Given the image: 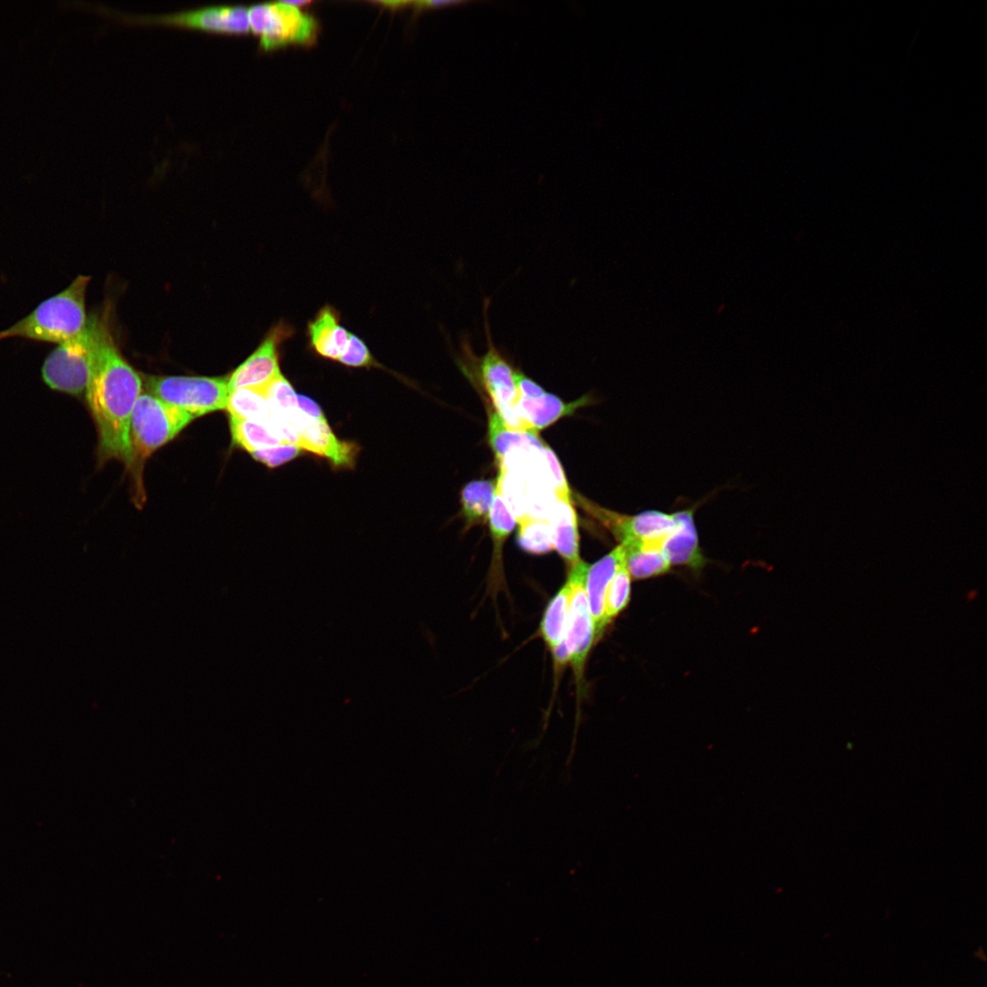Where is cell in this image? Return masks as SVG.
Here are the masks:
<instances>
[{"label":"cell","mask_w":987,"mask_h":987,"mask_svg":"<svg viewBox=\"0 0 987 987\" xmlns=\"http://www.w3.org/2000/svg\"><path fill=\"white\" fill-rule=\"evenodd\" d=\"M142 389L140 375L122 356L107 325L98 318L85 398L98 432L101 464L117 460L130 469V420Z\"/></svg>","instance_id":"obj_1"},{"label":"cell","mask_w":987,"mask_h":987,"mask_svg":"<svg viewBox=\"0 0 987 987\" xmlns=\"http://www.w3.org/2000/svg\"><path fill=\"white\" fill-rule=\"evenodd\" d=\"M90 277L79 275L65 290L43 301L28 315L0 331V341L21 337L61 344L87 326L85 297Z\"/></svg>","instance_id":"obj_2"},{"label":"cell","mask_w":987,"mask_h":987,"mask_svg":"<svg viewBox=\"0 0 987 987\" xmlns=\"http://www.w3.org/2000/svg\"><path fill=\"white\" fill-rule=\"evenodd\" d=\"M489 303L490 300L486 298L483 303L486 352L481 356L475 355L469 337L463 336L460 343L458 364L467 376H472L481 382L495 410L510 429L525 430L515 408L518 399L515 368L493 341L488 322Z\"/></svg>","instance_id":"obj_3"},{"label":"cell","mask_w":987,"mask_h":987,"mask_svg":"<svg viewBox=\"0 0 987 987\" xmlns=\"http://www.w3.org/2000/svg\"><path fill=\"white\" fill-rule=\"evenodd\" d=\"M194 418L150 393H142L134 405L129 428L131 472L140 492L145 461L157 449L172 440Z\"/></svg>","instance_id":"obj_4"},{"label":"cell","mask_w":987,"mask_h":987,"mask_svg":"<svg viewBox=\"0 0 987 987\" xmlns=\"http://www.w3.org/2000/svg\"><path fill=\"white\" fill-rule=\"evenodd\" d=\"M580 505L599 520L624 547L662 550L679 522L678 511L647 510L636 515L621 514L577 495Z\"/></svg>","instance_id":"obj_5"},{"label":"cell","mask_w":987,"mask_h":987,"mask_svg":"<svg viewBox=\"0 0 987 987\" xmlns=\"http://www.w3.org/2000/svg\"><path fill=\"white\" fill-rule=\"evenodd\" d=\"M97 316L88 319L78 335L59 344L46 358L42 377L52 389L75 397L85 396L92 366Z\"/></svg>","instance_id":"obj_6"},{"label":"cell","mask_w":987,"mask_h":987,"mask_svg":"<svg viewBox=\"0 0 987 987\" xmlns=\"http://www.w3.org/2000/svg\"><path fill=\"white\" fill-rule=\"evenodd\" d=\"M148 393L194 419L226 409L229 394L227 377L149 376Z\"/></svg>","instance_id":"obj_7"},{"label":"cell","mask_w":987,"mask_h":987,"mask_svg":"<svg viewBox=\"0 0 987 987\" xmlns=\"http://www.w3.org/2000/svg\"><path fill=\"white\" fill-rule=\"evenodd\" d=\"M249 20L250 31L260 37L265 51L290 44H311L317 33L315 20L286 1L249 7Z\"/></svg>","instance_id":"obj_8"},{"label":"cell","mask_w":987,"mask_h":987,"mask_svg":"<svg viewBox=\"0 0 987 987\" xmlns=\"http://www.w3.org/2000/svg\"><path fill=\"white\" fill-rule=\"evenodd\" d=\"M588 567L589 565L580 559L570 567L567 579L570 586V600L565 642L578 688L583 681L587 657L595 641L594 626L585 590Z\"/></svg>","instance_id":"obj_9"},{"label":"cell","mask_w":987,"mask_h":987,"mask_svg":"<svg viewBox=\"0 0 987 987\" xmlns=\"http://www.w3.org/2000/svg\"><path fill=\"white\" fill-rule=\"evenodd\" d=\"M124 18L137 23L173 25L225 34L250 31L249 8L241 5L206 6L170 15Z\"/></svg>","instance_id":"obj_10"},{"label":"cell","mask_w":987,"mask_h":987,"mask_svg":"<svg viewBox=\"0 0 987 987\" xmlns=\"http://www.w3.org/2000/svg\"><path fill=\"white\" fill-rule=\"evenodd\" d=\"M285 421L297 433L302 450L325 457L336 467L354 465L358 448L337 439L326 420L314 419L298 408Z\"/></svg>","instance_id":"obj_11"},{"label":"cell","mask_w":987,"mask_h":987,"mask_svg":"<svg viewBox=\"0 0 987 987\" xmlns=\"http://www.w3.org/2000/svg\"><path fill=\"white\" fill-rule=\"evenodd\" d=\"M293 334L285 323H279L260 345L228 377L229 392L242 387H265L281 373L278 347Z\"/></svg>","instance_id":"obj_12"},{"label":"cell","mask_w":987,"mask_h":987,"mask_svg":"<svg viewBox=\"0 0 987 987\" xmlns=\"http://www.w3.org/2000/svg\"><path fill=\"white\" fill-rule=\"evenodd\" d=\"M624 562L625 551L620 544L607 555L588 567L585 590L593 621L595 641H598L603 632L604 601L608 586Z\"/></svg>","instance_id":"obj_13"},{"label":"cell","mask_w":987,"mask_h":987,"mask_svg":"<svg viewBox=\"0 0 987 987\" xmlns=\"http://www.w3.org/2000/svg\"><path fill=\"white\" fill-rule=\"evenodd\" d=\"M589 395L565 402L557 396L545 392L536 398H519L516 401V412L525 430L539 432L559 419L573 414L578 409L590 404Z\"/></svg>","instance_id":"obj_14"},{"label":"cell","mask_w":987,"mask_h":987,"mask_svg":"<svg viewBox=\"0 0 987 987\" xmlns=\"http://www.w3.org/2000/svg\"><path fill=\"white\" fill-rule=\"evenodd\" d=\"M488 519L493 541V557L489 570L488 587L490 593L494 595L504 588L503 547L516 524V519L508 508L498 480Z\"/></svg>","instance_id":"obj_15"},{"label":"cell","mask_w":987,"mask_h":987,"mask_svg":"<svg viewBox=\"0 0 987 987\" xmlns=\"http://www.w3.org/2000/svg\"><path fill=\"white\" fill-rule=\"evenodd\" d=\"M350 334L340 324L338 312L330 305L320 309L307 325L310 345L327 359H339L347 347Z\"/></svg>","instance_id":"obj_16"},{"label":"cell","mask_w":987,"mask_h":987,"mask_svg":"<svg viewBox=\"0 0 987 987\" xmlns=\"http://www.w3.org/2000/svg\"><path fill=\"white\" fill-rule=\"evenodd\" d=\"M695 506L678 511V525L663 548L671 565L699 569L705 564L695 523Z\"/></svg>","instance_id":"obj_17"},{"label":"cell","mask_w":987,"mask_h":987,"mask_svg":"<svg viewBox=\"0 0 987 987\" xmlns=\"http://www.w3.org/2000/svg\"><path fill=\"white\" fill-rule=\"evenodd\" d=\"M547 520L552 529L554 549L569 567L573 566L580 557L578 517L572 500L556 498Z\"/></svg>","instance_id":"obj_18"},{"label":"cell","mask_w":987,"mask_h":987,"mask_svg":"<svg viewBox=\"0 0 987 987\" xmlns=\"http://www.w3.org/2000/svg\"><path fill=\"white\" fill-rule=\"evenodd\" d=\"M489 442L499 466L514 448L525 447L541 450L546 444L539 434L528 430L510 429L496 410L489 411Z\"/></svg>","instance_id":"obj_19"},{"label":"cell","mask_w":987,"mask_h":987,"mask_svg":"<svg viewBox=\"0 0 987 987\" xmlns=\"http://www.w3.org/2000/svg\"><path fill=\"white\" fill-rule=\"evenodd\" d=\"M496 485L497 480H477L463 487L461 494V514L465 530L486 522Z\"/></svg>","instance_id":"obj_20"},{"label":"cell","mask_w":987,"mask_h":987,"mask_svg":"<svg viewBox=\"0 0 987 987\" xmlns=\"http://www.w3.org/2000/svg\"><path fill=\"white\" fill-rule=\"evenodd\" d=\"M570 600L568 580L548 602L540 623L541 636L553 652L565 639Z\"/></svg>","instance_id":"obj_21"},{"label":"cell","mask_w":987,"mask_h":987,"mask_svg":"<svg viewBox=\"0 0 987 987\" xmlns=\"http://www.w3.org/2000/svg\"><path fill=\"white\" fill-rule=\"evenodd\" d=\"M232 442L249 452L286 442L270 424L229 418Z\"/></svg>","instance_id":"obj_22"},{"label":"cell","mask_w":987,"mask_h":987,"mask_svg":"<svg viewBox=\"0 0 987 987\" xmlns=\"http://www.w3.org/2000/svg\"><path fill=\"white\" fill-rule=\"evenodd\" d=\"M265 387H242L230 391L226 407L229 418L259 420L271 425Z\"/></svg>","instance_id":"obj_23"},{"label":"cell","mask_w":987,"mask_h":987,"mask_svg":"<svg viewBox=\"0 0 987 987\" xmlns=\"http://www.w3.org/2000/svg\"><path fill=\"white\" fill-rule=\"evenodd\" d=\"M516 540L525 552L540 556L554 549L551 526L547 519L524 515L516 519Z\"/></svg>","instance_id":"obj_24"},{"label":"cell","mask_w":987,"mask_h":987,"mask_svg":"<svg viewBox=\"0 0 987 987\" xmlns=\"http://www.w3.org/2000/svg\"><path fill=\"white\" fill-rule=\"evenodd\" d=\"M623 548L625 563L631 578L637 579L652 578L664 574L671 568L668 558L662 550L624 547Z\"/></svg>","instance_id":"obj_25"},{"label":"cell","mask_w":987,"mask_h":987,"mask_svg":"<svg viewBox=\"0 0 987 987\" xmlns=\"http://www.w3.org/2000/svg\"><path fill=\"white\" fill-rule=\"evenodd\" d=\"M631 576L624 562L611 578L605 596L603 631L608 624L622 611L630 601Z\"/></svg>","instance_id":"obj_26"},{"label":"cell","mask_w":987,"mask_h":987,"mask_svg":"<svg viewBox=\"0 0 987 987\" xmlns=\"http://www.w3.org/2000/svg\"><path fill=\"white\" fill-rule=\"evenodd\" d=\"M302 451L298 446L283 442L270 448L249 452L258 462L270 468H275L296 458Z\"/></svg>","instance_id":"obj_27"},{"label":"cell","mask_w":987,"mask_h":987,"mask_svg":"<svg viewBox=\"0 0 987 987\" xmlns=\"http://www.w3.org/2000/svg\"><path fill=\"white\" fill-rule=\"evenodd\" d=\"M337 361L353 367L375 365V359L365 342L354 334H350L347 347Z\"/></svg>","instance_id":"obj_28"},{"label":"cell","mask_w":987,"mask_h":987,"mask_svg":"<svg viewBox=\"0 0 987 987\" xmlns=\"http://www.w3.org/2000/svg\"><path fill=\"white\" fill-rule=\"evenodd\" d=\"M542 452L550 470L555 497L561 500H571V492L557 455L547 445L543 447Z\"/></svg>","instance_id":"obj_29"},{"label":"cell","mask_w":987,"mask_h":987,"mask_svg":"<svg viewBox=\"0 0 987 987\" xmlns=\"http://www.w3.org/2000/svg\"><path fill=\"white\" fill-rule=\"evenodd\" d=\"M515 379L519 398H536L546 392L541 386L518 369H515Z\"/></svg>","instance_id":"obj_30"},{"label":"cell","mask_w":987,"mask_h":987,"mask_svg":"<svg viewBox=\"0 0 987 987\" xmlns=\"http://www.w3.org/2000/svg\"><path fill=\"white\" fill-rule=\"evenodd\" d=\"M298 408L309 417L317 420H326L319 406L308 397L297 395Z\"/></svg>","instance_id":"obj_31"},{"label":"cell","mask_w":987,"mask_h":987,"mask_svg":"<svg viewBox=\"0 0 987 987\" xmlns=\"http://www.w3.org/2000/svg\"><path fill=\"white\" fill-rule=\"evenodd\" d=\"M465 3H467V1H462V0L461 1H439V0L435 1V0H430V1H418V2H415L414 4L416 5V8H418V9H424V8L426 9V8L444 7V6H447V5H462V4H465Z\"/></svg>","instance_id":"obj_32"},{"label":"cell","mask_w":987,"mask_h":987,"mask_svg":"<svg viewBox=\"0 0 987 987\" xmlns=\"http://www.w3.org/2000/svg\"><path fill=\"white\" fill-rule=\"evenodd\" d=\"M286 3L298 8L299 6L309 4V1H286Z\"/></svg>","instance_id":"obj_33"}]
</instances>
